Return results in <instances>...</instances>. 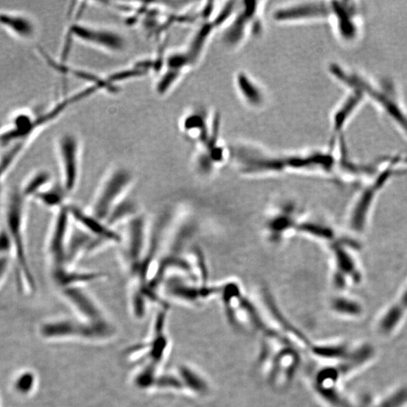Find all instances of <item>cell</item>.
<instances>
[{
	"label": "cell",
	"mask_w": 407,
	"mask_h": 407,
	"mask_svg": "<svg viewBox=\"0 0 407 407\" xmlns=\"http://www.w3.org/2000/svg\"><path fill=\"white\" fill-rule=\"evenodd\" d=\"M330 1L287 3L274 10L272 19L279 25H293L328 22L331 18Z\"/></svg>",
	"instance_id": "obj_11"
},
{
	"label": "cell",
	"mask_w": 407,
	"mask_h": 407,
	"mask_svg": "<svg viewBox=\"0 0 407 407\" xmlns=\"http://www.w3.org/2000/svg\"><path fill=\"white\" fill-rule=\"evenodd\" d=\"M300 351L287 345L274 359L265 377L272 389L285 391L291 387L301 363Z\"/></svg>",
	"instance_id": "obj_16"
},
{
	"label": "cell",
	"mask_w": 407,
	"mask_h": 407,
	"mask_svg": "<svg viewBox=\"0 0 407 407\" xmlns=\"http://www.w3.org/2000/svg\"><path fill=\"white\" fill-rule=\"evenodd\" d=\"M72 32L80 41L108 51L118 52L124 49V38L113 31L75 25Z\"/></svg>",
	"instance_id": "obj_22"
},
{
	"label": "cell",
	"mask_w": 407,
	"mask_h": 407,
	"mask_svg": "<svg viewBox=\"0 0 407 407\" xmlns=\"http://www.w3.org/2000/svg\"><path fill=\"white\" fill-rule=\"evenodd\" d=\"M19 188L8 195L4 210V226L9 234L12 261L16 265L21 289L27 294L36 291L35 277L29 261L26 238V204Z\"/></svg>",
	"instance_id": "obj_3"
},
{
	"label": "cell",
	"mask_w": 407,
	"mask_h": 407,
	"mask_svg": "<svg viewBox=\"0 0 407 407\" xmlns=\"http://www.w3.org/2000/svg\"><path fill=\"white\" fill-rule=\"evenodd\" d=\"M61 294L72 305L78 314L89 323H100L106 322L104 313L98 302L94 299L83 287H70L63 288Z\"/></svg>",
	"instance_id": "obj_19"
},
{
	"label": "cell",
	"mask_w": 407,
	"mask_h": 407,
	"mask_svg": "<svg viewBox=\"0 0 407 407\" xmlns=\"http://www.w3.org/2000/svg\"><path fill=\"white\" fill-rule=\"evenodd\" d=\"M57 151L62 177V186L67 193L75 190L80 175V146L72 134L58 140Z\"/></svg>",
	"instance_id": "obj_15"
},
{
	"label": "cell",
	"mask_w": 407,
	"mask_h": 407,
	"mask_svg": "<svg viewBox=\"0 0 407 407\" xmlns=\"http://www.w3.org/2000/svg\"><path fill=\"white\" fill-rule=\"evenodd\" d=\"M40 332L47 340L79 338L86 339H104L111 336L113 331L111 324L106 322L89 323L76 322L74 320L57 319L43 323Z\"/></svg>",
	"instance_id": "obj_12"
},
{
	"label": "cell",
	"mask_w": 407,
	"mask_h": 407,
	"mask_svg": "<svg viewBox=\"0 0 407 407\" xmlns=\"http://www.w3.org/2000/svg\"><path fill=\"white\" fill-rule=\"evenodd\" d=\"M134 183V176L124 168H117L106 177L94 199L90 213L105 222L114 206L127 197Z\"/></svg>",
	"instance_id": "obj_9"
},
{
	"label": "cell",
	"mask_w": 407,
	"mask_h": 407,
	"mask_svg": "<svg viewBox=\"0 0 407 407\" xmlns=\"http://www.w3.org/2000/svg\"><path fill=\"white\" fill-rule=\"evenodd\" d=\"M0 28L23 42L33 41L37 34L34 20L28 14L17 10H0Z\"/></svg>",
	"instance_id": "obj_21"
},
{
	"label": "cell",
	"mask_w": 407,
	"mask_h": 407,
	"mask_svg": "<svg viewBox=\"0 0 407 407\" xmlns=\"http://www.w3.org/2000/svg\"><path fill=\"white\" fill-rule=\"evenodd\" d=\"M329 307L335 315L342 317H358L363 312L361 302L345 292L338 293L332 297Z\"/></svg>",
	"instance_id": "obj_28"
},
{
	"label": "cell",
	"mask_w": 407,
	"mask_h": 407,
	"mask_svg": "<svg viewBox=\"0 0 407 407\" xmlns=\"http://www.w3.org/2000/svg\"><path fill=\"white\" fill-rule=\"evenodd\" d=\"M331 23L342 43L352 45L361 38L363 30L362 7L356 1H330Z\"/></svg>",
	"instance_id": "obj_10"
},
{
	"label": "cell",
	"mask_w": 407,
	"mask_h": 407,
	"mask_svg": "<svg viewBox=\"0 0 407 407\" xmlns=\"http://www.w3.org/2000/svg\"><path fill=\"white\" fill-rule=\"evenodd\" d=\"M330 253L331 283L338 293L362 283L364 276L357 257L359 245L353 239L338 237L327 246Z\"/></svg>",
	"instance_id": "obj_6"
},
{
	"label": "cell",
	"mask_w": 407,
	"mask_h": 407,
	"mask_svg": "<svg viewBox=\"0 0 407 407\" xmlns=\"http://www.w3.org/2000/svg\"><path fill=\"white\" fill-rule=\"evenodd\" d=\"M179 126L183 134L199 147L221 129V116L206 107H195L184 116Z\"/></svg>",
	"instance_id": "obj_14"
},
{
	"label": "cell",
	"mask_w": 407,
	"mask_h": 407,
	"mask_svg": "<svg viewBox=\"0 0 407 407\" xmlns=\"http://www.w3.org/2000/svg\"><path fill=\"white\" fill-rule=\"evenodd\" d=\"M70 217L67 205L57 210L46 242L50 272L67 268V249L70 236Z\"/></svg>",
	"instance_id": "obj_13"
},
{
	"label": "cell",
	"mask_w": 407,
	"mask_h": 407,
	"mask_svg": "<svg viewBox=\"0 0 407 407\" xmlns=\"http://www.w3.org/2000/svg\"><path fill=\"white\" fill-rule=\"evenodd\" d=\"M36 384L34 373L30 371H22L14 377L12 388L15 393L21 396H28L33 393Z\"/></svg>",
	"instance_id": "obj_31"
},
{
	"label": "cell",
	"mask_w": 407,
	"mask_h": 407,
	"mask_svg": "<svg viewBox=\"0 0 407 407\" xmlns=\"http://www.w3.org/2000/svg\"><path fill=\"white\" fill-rule=\"evenodd\" d=\"M346 344L333 341L311 342L309 352L322 362H346L351 354Z\"/></svg>",
	"instance_id": "obj_24"
},
{
	"label": "cell",
	"mask_w": 407,
	"mask_h": 407,
	"mask_svg": "<svg viewBox=\"0 0 407 407\" xmlns=\"http://www.w3.org/2000/svg\"><path fill=\"white\" fill-rule=\"evenodd\" d=\"M51 276L60 289L70 287H83L85 284L105 279L106 274L100 272L77 271L74 269H62L51 272Z\"/></svg>",
	"instance_id": "obj_23"
},
{
	"label": "cell",
	"mask_w": 407,
	"mask_h": 407,
	"mask_svg": "<svg viewBox=\"0 0 407 407\" xmlns=\"http://www.w3.org/2000/svg\"><path fill=\"white\" fill-rule=\"evenodd\" d=\"M177 371L183 381L186 395L203 397L210 393V381L198 368L183 364L177 368Z\"/></svg>",
	"instance_id": "obj_25"
},
{
	"label": "cell",
	"mask_w": 407,
	"mask_h": 407,
	"mask_svg": "<svg viewBox=\"0 0 407 407\" xmlns=\"http://www.w3.org/2000/svg\"><path fill=\"white\" fill-rule=\"evenodd\" d=\"M67 191L61 185L52 184L33 199L46 208L59 210L66 205Z\"/></svg>",
	"instance_id": "obj_30"
},
{
	"label": "cell",
	"mask_w": 407,
	"mask_h": 407,
	"mask_svg": "<svg viewBox=\"0 0 407 407\" xmlns=\"http://www.w3.org/2000/svg\"><path fill=\"white\" fill-rule=\"evenodd\" d=\"M151 234L146 218L142 213L125 223L124 236L121 243L122 255L133 279L137 277L145 261Z\"/></svg>",
	"instance_id": "obj_8"
},
{
	"label": "cell",
	"mask_w": 407,
	"mask_h": 407,
	"mask_svg": "<svg viewBox=\"0 0 407 407\" xmlns=\"http://www.w3.org/2000/svg\"><path fill=\"white\" fill-rule=\"evenodd\" d=\"M340 103L335 107L331 116V140L330 144L345 138V131L355 116L366 102L361 91L351 89Z\"/></svg>",
	"instance_id": "obj_17"
},
{
	"label": "cell",
	"mask_w": 407,
	"mask_h": 407,
	"mask_svg": "<svg viewBox=\"0 0 407 407\" xmlns=\"http://www.w3.org/2000/svg\"><path fill=\"white\" fill-rule=\"evenodd\" d=\"M12 261L11 256L0 257V287H2L8 275H9Z\"/></svg>",
	"instance_id": "obj_33"
},
{
	"label": "cell",
	"mask_w": 407,
	"mask_h": 407,
	"mask_svg": "<svg viewBox=\"0 0 407 407\" xmlns=\"http://www.w3.org/2000/svg\"><path fill=\"white\" fill-rule=\"evenodd\" d=\"M221 299L227 319L234 330L245 334L262 332L252 296L244 291L239 281L230 280L220 283Z\"/></svg>",
	"instance_id": "obj_4"
},
{
	"label": "cell",
	"mask_w": 407,
	"mask_h": 407,
	"mask_svg": "<svg viewBox=\"0 0 407 407\" xmlns=\"http://www.w3.org/2000/svg\"><path fill=\"white\" fill-rule=\"evenodd\" d=\"M12 248L10 238L3 226L0 227V257L7 256L12 257Z\"/></svg>",
	"instance_id": "obj_32"
},
{
	"label": "cell",
	"mask_w": 407,
	"mask_h": 407,
	"mask_svg": "<svg viewBox=\"0 0 407 407\" xmlns=\"http://www.w3.org/2000/svg\"><path fill=\"white\" fill-rule=\"evenodd\" d=\"M287 345H292V344L279 336L272 333H263L257 368L265 378L268 375L274 359Z\"/></svg>",
	"instance_id": "obj_26"
},
{
	"label": "cell",
	"mask_w": 407,
	"mask_h": 407,
	"mask_svg": "<svg viewBox=\"0 0 407 407\" xmlns=\"http://www.w3.org/2000/svg\"><path fill=\"white\" fill-rule=\"evenodd\" d=\"M406 168L407 157L404 155H388L380 159L377 170L368 179L349 208L347 228L353 236H361L366 231L380 195L390 182L404 173Z\"/></svg>",
	"instance_id": "obj_2"
},
{
	"label": "cell",
	"mask_w": 407,
	"mask_h": 407,
	"mask_svg": "<svg viewBox=\"0 0 407 407\" xmlns=\"http://www.w3.org/2000/svg\"><path fill=\"white\" fill-rule=\"evenodd\" d=\"M140 214L137 202L132 199L125 197L113 207L108 214L105 223L114 229L117 225L126 223Z\"/></svg>",
	"instance_id": "obj_27"
},
{
	"label": "cell",
	"mask_w": 407,
	"mask_h": 407,
	"mask_svg": "<svg viewBox=\"0 0 407 407\" xmlns=\"http://www.w3.org/2000/svg\"><path fill=\"white\" fill-rule=\"evenodd\" d=\"M72 221L81 227L94 238L103 240L109 245H121L122 237L104 221L94 216L90 212L74 206H67Z\"/></svg>",
	"instance_id": "obj_18"
},
{
	"label": "cell",
	"mask_w": 407,
	"mask_h": 407,
	"mask_svg": "<svg viewBox=\"0 0 407 407\" xmlns=\"http://www.w3.org/2000/svg\"><path fill=\"white\" fill-rule=\"evenodd\" d=\"M328 73L346 90H358L366 101L377 107L401 134L407 139V108L395 83L387 79L375 80L358 70L331 63Z\"/></svg>",
	"instance_id": "obj_1"
},
{
	"label": "cell",
	"mask_w": 407,
	"mask_h": 407,
	"mask_svg": "<svg viewBox=\"0 0 407 407\" xmlns=\"http://www.w3.org/2000/svg\"><path fill=\"white\" fill-rule=\"evenodd\" d=\"M234 85L239 98L250 109L258 111L267 104L268 95L263 85L245 70L234 74Z\"/></svg>",
	"instance_id": "obj_20"
},
{
	"label": "cell",
	"mask_w": 407,
	"mask_h": 407,
	"mask_svg": "<svg viewBox=\"0 0 407 407\" xmlns=\"http://www.w3.org/2000/svg\"><path fill=\"white\" fill-rule=\"evenodd\" d=\"M52 184V176L48 170H38L30 175L19 187L25 199H33L36 195Z\"/></svg>",
	"instance_id": "obj_29"
},
{
	"label": "cell",
	"mask_w": 407,
	"mask_h": 407,
	"mask_svg": "<svg viewBox=\"0 0 407 407\" xmlns=\"http://www.w3.org/2000/svg\"><path fill=\"white\" fill-rule=\"evenodd\" d=\"M265 2L240 1L236 12L222 28L221 41L226 49L237 50L263 31Z\"/></svg>",
	"instance_id": "obj_5"
},
{
	"label": "cell",
	"mask_w": 407,
	"mask_h": 407,
	"mask_svg": "<svg viewBox=\"0 0 407 407\" xmlns=\"http://www.w3.org/2000/svg\"><path fill=\"white\" fill-rule=\"evenodd\" d=\"M305 215L299 204L292 200L276 204L265 217V239L272 245L283 243L296 234L297 228Z\"/></svg>",
	"instance_id": "obj_7"
}]
</instances>
